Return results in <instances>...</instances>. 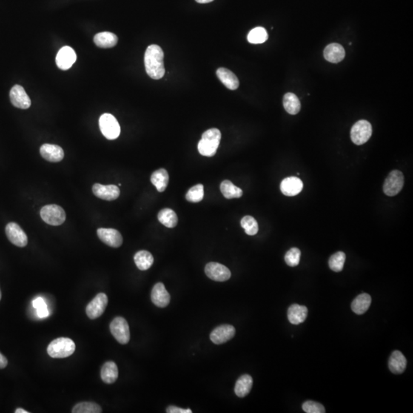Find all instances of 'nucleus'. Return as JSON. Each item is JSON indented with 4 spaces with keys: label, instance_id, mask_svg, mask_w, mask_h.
Here are the masks:
<instances>
[{
    "label": "nucleus",
    "instance_id": "1",
    "mask_svg": "<svg viewBox=\"0 0 413 413\" xmlns=\"http://www.w3.org/2000/svg\"><path fill=\"white\" fill-rule=\"evenodd\" d=\"M145 67L146 73L154 80L161 79L164 77V52L157 44H151L145 53Z\"/></svg>",
    "mask_w": 413,
    "mask_h": 413
},
{
    "label": "nucleus",
    "instance_id": "2",
    "mask_svg": "<svg viewBox=\"0 0 413 413\" xmlns=\"http://www.w3.org/2000/svg\"><path fill=\"white\" fill-rule=\"evenodd\" d=\"M221 133L216 128L208 129L202 135L198 143V152L203 156L212 157L215 155L220 145Z\"/></svg>",
    "mask_w": 413,
    "mask_h": 413
},
{
    "label": "nucleus",
    "instance_id": "3",
    "mask_svg": "<svg viewBox=\"0 0 413 413\" xmlns=\"http://www.w3.org/2000/svg\"><path fill=\"white\" fill-rule=\"evenodd\" d=\"M75 342L67 337H59L49 343L48 354L53 358H65L75 353Z\"/></svg>",
    "mask_w": 413,
    "mask_h": 413
},
{
    "label": "nucleus",
    "instance_id": "4",
    "mask_svg": "<svg viewBox=\"0 0 413 413\" xmlns=\"http://www.w3.org/2000/svg\"><path fill=\"white\" fill-rule=\"evenodd\" d=\"M40 215L45 223L52 226H59L62 224L66 219V214L64 209L56 204L43 206L40 211Z\"/></svg>",
    "mask_w": 413,
    "mask_h": 413
},
{
    "label": "nucleus",
    "instance_id": "5",
    "mask_svg": "<svg viewBox=\"0 0 413 413\" xmlns=\"http://www.w3.org/2000/svg\"><path fill=\"white\" fill-rule=\"evenodd\" d=\"M372 132V126L369 122L363 120H359L351 129V140L357 146L364 144L371 138Z\"/></svg>",
    "mask_w": 413,
    "mask_h": 413
},
{
    "label": "nucleus",
    "instance_id": "6",
    "mask_svg": "<svg viewBox=\"0 0 413 413\" xmlns=\"http://www.w3.org/2000/svg\"><path fill=\"white\" fill-rule=\"evenodd\" d=\"M100 129L107 140H113L120 134V126L115 117L109 113H104L100 117Z\"/></svg>",
    "mask_w": 413,
    "mask_h": 413
},
{
    "label": "nucleus",
    "instance_id": "7",
    "mask_svg": "<svg viewBox=\"0 0 413 413\" xmlns=\"http://www.w3.org/2000/svg\"><path fill=\"white\" fill-rule=\"evenodd\" d=\"M111 334L116 340L121 343L126 345L130 340V331L126 319L122 317H117L111 322L109 325Z\"/></svg>",
    "mask_w": 413,
    "mask_h": 413
},
{
    "label": "nucleus",
    "instance_id": "8",
    "mask_svg": "<svg viewBox=\"0 0 413 413\" xmlns=\"http://www.w3.org/2000/svg\"><path fill=\"white\" fill-rule=\"evenodd\" d=\"M404 186V176L403 172L394 170L388 175L383 184V192L387 196H395L398 195Z\"/></svg>",
    "mask_w": 413,
    "mask_h": 413
},
{
    "label": "nucleus",
    "instance_id": "9",
    "mask_svg": "<svg viewBox=\"0 0 413 413\" xmlns=\"http://www.w3.org/2000/svg\"><path fill=\"white\" fill-rule=\"evenodd\" d=\"M6 234L8 239L12 244L24 247L28 243V237L19 225L14 222L8 223L6 227Z\"/></svg>",
    "mask_w": 413,
    "mask_h": 413
},
{
    "label": "nucleus",
    "instance_id": "10",
    "mask_svg": "<svg viewBox=\"0 0 413 413\" xmlns=\"http://www.w3.org/2000/svg\"><path fill=\"white\" fill-rule=\"evenodd\" d=\"M206 277L216 282H224L229 280L231 277L230 269L223 265L218 263H208L205 266Z\"/></svg>",
    "mask_w": 413,
    "mask_h": 413
},
{
    "label": "nucleus",
    "instance_id": "11",
    "mask_svg": "<svg viewBox=\"0 0 413 413\" xmlns=\"http://www.w3.org/2000/svg\"><path fill=\"white\" fill-rule=\"evenodd\" d=\"M108 298L105 293H99L87 305L86 313L89 318L96 319L101 317L106 309Z\"/></svg>",
    "mask_w": 413,
    "mask_h": 413
},
{
    "label": "nucleus",
    "instance_id": "12",
    "mask_svg": "<svg viewBox=\"0 0 413 413\" xmlns=\"http://www.w3.org/2000/svg\"><path fill=\"white\" fill-rule=\"evenodd\" d=\"M235 328L232 325H222L213 330L210 338L215 345H222L231 340L235 335Z\"/></svg>",
    "mask_w": 413,
    "mask_h": 413
},
{
    "label": "nucleus",
    "instance_id": "13",
    "mask_svg": "<svg viewBox=\"0 0 413 413\" xmlns=\"http://www.w3.org/2000/svg\"><path fill=\"white\" fill-rule=\"evenodd\" d=\"M77 60L75 50L69 46H64L60 49L56 56V64L61 70L70 69Z\"/></svg>",
    "mask_w": 413,
    "mask_h": 413
},
{
    "label": "nucleus",
    "instance_id": "14",
    "mask_svg": "<svg viewBox=\"0 0 413 413\" xmlns=\"http://www.w3.org/2000/svg\"><path fill=\"white\" fill-rule=\"evenodd\" d=\"M9 97L12 105L19 109H29L32 104L30 98L21 86L15 85L12 87L9 93Z\"/></svg>",
    "mask_w": 413,
    "mask_h": 413
},
{
    "label": "nucleus",
    "instance_id": "15",
    "mask_svg": "<svg viewBox=\"0 0 413 413\" xmlns=\"http://www.w3.org/2000/svg\"><path fill=\"white\" fill-rule=\"evenodd\" d=\"M98 236L105 244L111 247L118 248L123 243V237L118 231L111 228H99Z\"/></svg>",
    "mask_w": 413,
    "mask_h": 413
},
{
    "label": "nucleus",
    "instance_id": "16",
    "mask_svg": "<svg viewBox=\"0 0 413 413\" xmlns=\"http://www.w3.org/2000/svg\"><path fill=\"white\" fill-rule=\"evenodd\" d=\"M93 193L95 196L105 201H113L120 196V189L114 185L103 186L101 184L94 185Z\"/></svg>",
    "mask_w": 413,
    "mask_h": 413
},
{
    "label": "nucleus",
    "instance_id": "17",
    "mask_svg": "<svg viewBox=\"0 0 413 413\" xmlns=\"http://www.w3.org/2000/svg\"><path fill=\"white\" fill-rule=\"evenodd\" d=\"M303 181L298 177L292 176L285 178L280 185L282 193L286 196H295L303 191Z\"/></svg>",
    "mask_w": 413,
    "mask_h": 413
},
{
    "label": "nucleus",
    "instance_id": "18",
    "mask_svg": "<svg viewBox=\"0 0 413 413\" xmlns=\"http://www.w3.org/2000/svg\"><path fill=\"white\" fill-rule=\"evenodd\" d=\"M151 300L155 306L166 308L170 303V294L166 290L164 284L158 283L154 286L151 293Z\"/></svg>",
    "mask_w": 413,
    "mask_h": 413
},
{
    "label": "nucleus",
    "instance_id": "19",
    "mask_svg": "<svg viewBox=\"0 0 413 413\" xmlns=\"http://www.w3.org/2000/svg\"><path fill=\"white\" fill-rule=\"evenodd\" d=\"M41 156L51 163H58L64 158V152L62 148L53 144H44L40 148Z\"/></svg>",
    "mask_w": 413,
    "mask_h": 413
},
{
    "label": "nucleus",
    "instance_id": "20",
    "mask_svg": "<svg viewBox=\"0 0 413 413\" xmlns=\"http://www.w3.org/2000/svg\"><path fill=\"white\" fill-rule=\"evenodd\" d=\"M324 57L329 62L337 64L343 61L345 58V49L343 46L337 43L328 44L324 50Z\"/></svg>",
    "mask_w": 413,
    "mask_h": 413
},
{
    "label": "nucleus",
    "instance_id": "21",
    "mask_svg": "<svg viewBox=\"0 0 413 413\" xmlns=\"http://www.w3.org/2000/svg\"><path fill=\"white\" fill-rule=\"evenodd\" d=\"M217 76L219 80L223 83V85L229 90H237L240 85L237 77L231 71L224 68V67L217 69Z\"/></svg>",
    "mask_w": 413,
    "mask_h": 413
},
{
    "label": "nucleus",
    "instance_id": "22",
    "mask_svg": "<svg viewBox=\"0 0 413 413\" xmlns=\"http://www.w3.org/2000/svg\"><path fill=\"white\" fill-rule=\"evenodd\" d=\"M407 364L405 356L400 351H395L392 353L389 360V368L391 372L395 374H401L404 372Z\"/></svg>",
    "mask_w": 413,
    "mask_h": 413
},
{
    "label": "nucleus",
    "instance_id": "23",
    "mask_svg": "<svg viewBox=\"0 0 413 413\" xmlns=\"http://www.w3.org/2000/svg\"><path fill=\"white\" fill-rule=\"evenodd\" d=\"M288 318L292 325H300L306 320L308 315V309L300 305H292L288 309Z\"/></svg>",
    "mask_w": 413,
    "mask_h": 413
},
{
    "label": "nucleus",
    "instance_id": "24",
    "mask_svg": "<svg viewBox=\"0 0 413 413\" xmlns=\"http://www.w3.org/2000/svg\"><path fill=\"white\" fill-rule=\"evenodd\" d=\"M119 371L117 364L112 361H107L101 368V380L106 384H112L118 379Z\"/></svg>",
    "mask_w": 413,
    "mask_h": 413
},
{
    "label": "nucleus",
    "instance_id": "25",
    "mask_svg": "<svg viewBox=\"0 0 413 413\" xmlns=\"http://www.w3.org/2000/svg\"><path fill=\"white\" fill-rule=\"evenodd\" d=\"M95 44L102 49L114 47L118 42V38L112 32H103L97 34L94 38Z\"/></svg>",
    "mask_w": 413,
    "mask_h": 413
},
{
    "label": "nucleus",
    "instance_id": "26",
    "mask_svg": "<svg viewBox=\"0 0 413 413\" xmlns=\"http://www.w3.org/2000/svg\"><path fill=\"white\" fill-rule=\"evenodd\" d=\"M253 383L254 382H253V378L251 376L248 375V374L241 376L237 380L235 388H234L236 395L238 397H240V398H243V397L247 396L249 393L250 392L251 389H252Z\"/></svg>",
    "mask_w": 413,
    "mask_h": 413
},
{
    "label": "nucleus",
    "instance_id": "27",
    "mask_svg": "<svg viewBox=\"0 0 413 413\" xmlns=\"http://www.w3.org/2000/svg\"><path fill=\"white\" fill-rule=\"evenodd\" d=\"M151 181L155 186L158 192H165L169 185V173L166 169H158L152 173Z\"/></svg>",
    "mask_w": 413,
    "mask_h": 413
},
{
    "label": "nucleus",
    "instance_id": "28",
    "mask_svg": "<svg viewBox=\"0 0 413 413\" xmlns=\"http://www.w3.org/2000/svg\"><path fill=\"white\" fill-rule=\"evenodd\" d=\"M371 300H372L369 294H360L353 301L351 309L356 314H364L371 306Z\"/></svg>",
    "mask_w": 413,
    "mask_h": 413
},
{
    "label": "nucleus",
    "instance_id": "29",
    "mask_svg": "<svg viewBox=\"0 0 413 413\" xmlns=\"http://www.w3.org/2000/svg\"><path fill=\"white\" fill-rule=\"evenodd\" d=\"M134 261L139 269L144 271L152 266L154 258L149 251L140 250L134 256Z\"/></svg>",
    "mask_w": 413,
    "mask_h": 413
},
{
    "label": "nucleus",
    "instance_id": "30",
    "mask_svg": "<svg viewBox=\"0 0 413 413\" xmlns=\"http://www.w3.org/2000/svg\"><path fill=\"white\" fill-rule=\"evenodd\" d=\"M283 106L288 113L296 115L301 109V103L296 95L287 93L283 98Z\"/></svg>",
    "mask_w": 413,
    "mask_h": 413
},
{
    "label": "nucleus",
    "instance_id": "31",
    "mask_svg": "<svg viewBox=\"0 0 413 413\" xmlns=\"http://www.w3.org/2000/svg\"><path fill=\"white\" fill-rule=\"evenodd\" d=\"M220 192L226 199L239 198L243 195V191L228 180L222 181L220 184Z\"/></svg>",
    "mask_w": 413,
    "mask_h": 413
},
{
    "label": "nucleus",
    "instance_id": "32",
    "mask_svg": "<svg viewBox=\"0 0 413 413\" xmlns=\"http://www.w3.org/2000/svg\"><path fill=\"white\" fill-rule=\"evenodd\" d=\"M158 219L160 223L169 228H173L178 223V217L176 213L170 208H165L158 214Z\"/></svg>",
    "mask_w": 413,
    "mask_h": 413
},
{
    "label": "nucleus",
    "instance_id": "33",
    "mask_svg": "<svg viewBox=\"0 0 413 413\" xmlns=\"http://www.w3.org/2000/svg\"><path fill=\"white\" fill-rule=\"evenodd\" d=\"M269 38L267 32L263 27L254 28L248 34V41L251 44H262Z\"/></svg>",
    "mask_w": 413,
    "mask_h": 413
},
{
    "label": "nucleus",
    "instance_id": "34",
    "mask_svg": "<svg viewBox=\"0 0 413 413\" xmlns=\"http://www.w3.org/2000/svg\"><path fill=\"white\" fill-rule=\"evenodd\" d=\"M73 413H101L102 409L99 405L90 402H83L75 405L72 409Z\"/></svg>",
    "mask_w": 413,
    "mask_h": 413
},
{
    "label": "nucleus",
    "instance_id": "35",
    "mask_svg": "<svg viewBox=\"0 0 413 413\" xmlns=\"http://www.w3.org/2000/svg\"><path fill=\"white\" fill-rule=\"evenodd\" d=\"M346 255L345 253L337 252L333 254L329 259V267L334 272H340L343 269L345 265Z\"/></svg>",
    "mask_w": 413,
    "mask_h": 413
},
{
    "label": "nucleus",
    "instance_id": "36",
    "mask_svg": "<svg viewBox=\"0 0 413 413\" xmlns=\"http://www.w3.org/2000/svg\"><path fill=\"white\" fill-rule=\"evenodd\" d=\"M241 226L245 230L246 234L249 236H254L259 231L258 223L256 219L251 216H246L241 220Z\"/></svg>",
    "mask_w": 413,
    "mask_h": 413
},
{
    "label": "nucleus",
    "instance_id": "37",
    "mask_svg": "<svg viewBox=\"0 0 413 413\" xmlns=\"http://www.w3.org/2000/svg\"><path fill=\"white\" fill-rule=\"evenodd\" d=\"M204 186L203 185L198 184L193 186L192 189H189L188 193L186 194V200L192 203H198L202 201L204 198Z\"/></svg>",
    "mask_w": 413,
    "mask_h": 413
},
{
    "label": "nucleus",
    "instance_id": "38",
    "mask_svg": "<svg viewBox=\"0 0 413 413\" xmlns=\"http://www.w3.org/2000/svg\"><path fill=\"white\" fill-rule=\"evenodd\" d=\"M301 258V251L298 248H292L289 249L285 256V261L288 266L295 267L298 266Z\"/></svg>",
    "mask_w": 413,
    "mask_h": 413
},
{
    "label": "nucleus",
    "instance_id": "39",
    "mask_svg": "<svg viewBox=\"0 0 413 413\" xmlns=\"http://www.w3.org/2000/svg\"><path fill=\"white\" fill-rule=\"evenodd\" d=\"M303 409L307 413H324L325 409L323 405L314 401H307L303 403Z\"/></svg>",
    "mask_w": 413,
    "mask_h": 413
},
{
    "label": "nucleus",
    "instance_id": "40",
    "mask_svg": "<svg viewBox=\"0 0 413 413\" xmlns=\"http://www.w3.org/2000/svg\"><path fill=\"white\" fill-rule=\"evenodd\" d=\"M166 412L168 413H192V411L191 409H184L181 408L177 407V406H170L166 409Z\"/></svg>",
    "mask_w": 413,
    "mask_h": 413
},
{
    "label": "nucleus",
    "instance_id": "41",
    "mask_svg": "<svg viewBox=\"0 0 413 413\" xmlns=\"http://www.w3.org/2000/svg\"><path fill=\"white\" fill-rule=\"evenodd\" d=\"M37 314H38V317H46L49 316V310L47 309V306H42V307L39 308V309H37Z\"/></svg>",
    "mask_w": 413,
    "mask_h": 413
},
{
    "label": "nucleus",
    "instance_id": "42",
    "mask_svg": "<svg viewBox=\"0 0 413 413\" xmlns=\"http://www.w3.org/2000/svg\"><path fill=\"white\" fill-rule=\"evenodd\" d=\"M44 300L42 298H37L36 300L33 301V306L35 309H38L42 306H45Z\"/></svg>",
    "mask_w": 413,
    "mask_h": 413
},
{
    "label": "nucleus",
    "instance_id": "43",
    "mask_svg": "<svg viewBox=\"0 0 413 413\" xmlns=\"http://www.w3.org/2000/svg\"><path fill=\"white\" fill-rule=\"evenodd\" d=\"M8 364V360L3 354L0 353V369H3L6 368Z\"/></svg>",
    "mask_w": 413,
    "mask_h": 413
},
{
    "label": "nucleus",
    "instance_id": "44",
    "mask_svg": "<svg viewBox=\"0 0 413 413\" xmlns=\"http://www.w3.org/2000/svg\"><path fill=\"white\" fill-rule=\"evenodd\" d=\"M195 1L198 3H208L214 1V0H195Z\"/></svg>",
    "mask_w": 413,
    "mask_h": 413
},
{
    "label": "nucleus",
    "instance_id": "45",
    "mask_svg": "<svg viewBox=\"0 0 413 413\" xmlns=\"http://www.w3.org/2000/svg\"><path fill=\"white\" fill-rule=\"evenodd\" d=\"M15 413H29L28 411L25 410L23 409H17L15 411Z\"/></svg>",
    "mask_w": 413,
    "mask_h": 413
},
{
    "label": "nucleus",
    "instance_id": "46",
    "mask_svg": "<svg viewBox=\"0 0 413 413\" xmlns=\"http://www.w3.org/2000/svg\"><path fill=\"white\" fill-rule=\"evenodd\" d=\"M1 298H2V293L1 291H0V300H1Z\"/></svg>",
    "mask_w": 413,
    "mask_h": 413
}]
</instances>
